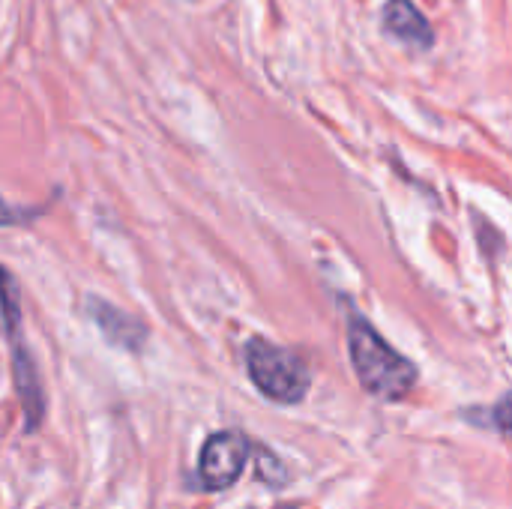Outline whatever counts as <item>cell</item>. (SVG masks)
<instances>
[{"mask_svg": "<svg viewBox=\"0 0 512 509\" xmlns=\"http://www.w3.org/2000/svg\"><path fill=\"white\" fill-rule=\"evenodd\" d=\"M495 426L512 438V393H507L498 405H495Z\"/></svg>", "mask_w": 512, "mask_h": 509, "instance_id": "7", "label": "cell"}, {"mask_svg": "<svg viewBox=\"0 0 512 509\" xmlns=\"http://www.w3.org/2000/svg\"><path fill=\"white\" fill-rule=\"evenodd\" d=\"M348 354L360 387L381 402H402L417 387V366L357 312L348 318Z\"/></svg>", "mask_w": 512, "mask_h": 509, "instance_id": "1", "label": "cell"}, {"mask_svg": "<svg viewBox=\"0 0 512 509\" xmlns=\"http://www.w3.org/2000/svg\"><path fill=\"white\" fill-rule=\"evenodd\" d=\"M87 309H90V318L96 321V327L102 330V336L111 342V345H120L126 351H138L147 339V327L141 321H135L132 315L108 306L105 300H87Z\"/></svg>", "mask_w": 512, "mask_h": 509, "instance_id": "6", "label": "cell"}, {"mask_svg": "<svg viewBox=\"0 0 512 509\" xmlns=\"http://www.w3.org/2000/svg\"><path fill=\"white\" fill-rule=\"evenodd\" d=\"M255 456V447L240 432H216L204 441L198 456V486L207 492H225L240 477L246 462Z\"/></svg>", "mask_w": 512, "mask_h": 509, "instance_id": "3", "label": "cell"}, {"mask_svg": "<svg viewBox=\"0 0 512 509\" xmlns=\"http://www.w3.org/2000/svg\"><path fill=\"white\" fill-rule=\"evenodd\" d=\"M381 24L393 39H399L417 51H429L435 45V30H432L429 18L417 9L414 0H387L384 12H381Z\"/></svg>", "mask_w": 512, "mask_h": 509, "instance_id": "5", "label": "cell"}, {"mask_svg": "<svg viewBox=\"0 0 512 509\" xmlns=\"http://www.w3.org/2000/svg\"><path fill=\"white\" fill-rule=\"evenodd\" d=\"M243 363L258 393L276 405H297L306 399L312 387L309 366L294 351L273 345L270 339H261V336L249 339L243 348Z\"/></svg>", "mask_w": 512, "mask_h": 509, "instance_id": "2", "label": "cell"}, {"mask_svg": "<svg viewBox=\"0 0 512 509\" xmlns=\"http://www.w3.org/2000/svg\"><path fill=\"white\" fill-rule=\"evenodd\" d=\"M6 339H9V357H12V384L24 411V432H36L45 417V393H42L36 363L18 336V318H6Z\"/></svg>", "mask_w": 512, "mask_h": 509, "instance_id": "4", "label": "cell"}]
</instances>
